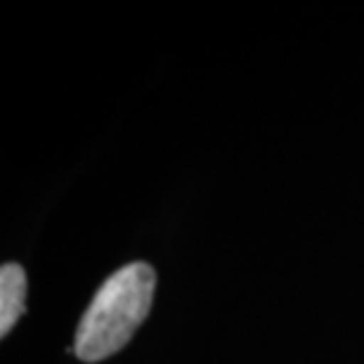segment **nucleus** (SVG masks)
I'll use <instances>...</instances> for the list:
<instances>
[{"label":"nucleus","mask_w":364,"mask_h":364,"mask_svg":"<svg viewBox=\"0 0 364 364\" xmlns=\"http://www.w3.org/2000/svg\"><path fill=\"white\" fill-rule=\"evenodd\" d=\"M26 308V272L17 263L0 270V336H7Z\"/></svg>","instance_id":"2"},{"label":"nucleus","mask_w":364,"mask_h":364,"mask_svg":"<svg viewBox=\"0 0 364 364\" xmlns=\"http://www.w3.org/2000/svg\"><path fill=\"white\" fill-rule=\"evenodd\" d=\"M156 274L147 263H130L102 284L78 324L74 353L100 362L123 350L151 310Z\"/></svg>","instance_id":"1"}]
</instances>
